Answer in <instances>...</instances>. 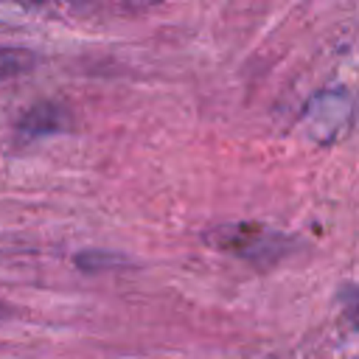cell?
Returning a JSON list of instances; mask_svg holds the SVG:
<instances>
[{"label": "cell", "instance_id": "obj_3", "mask_svg": "<svg viewBox=\"0 0 359 359\" xmlns=\"http://www.w3.org/2000/svg\"><path fill=\"white\" fill-rule=\"evenodd\" d=\"M356 323H359V317H356Z\"/></svg>", "mask_w": 359, "mask_h": 359}, {"label": "cell", "instance_id": "obj_2", "mask_svg": "<svg viewBox=\"0 0 359 359\" xmlns=\"http://www.w3.org/2000/svg\"><path fill=\"white\" fill-rule=\"evenodd\" d=\"M62 112L56 109V107H36V109H31L25 118H22V123H20V132H25V135H42V132H53V129H59L62 126Z\"/></svg>", "mask_w": 359, "mask_h": 359}, {"label": "cell", "instance_id": "obj_1", "mask_svg": "<svg viewBox=\"0 0 359 359\" xmlns=\"http://www.w3.org/2000/svg\"><path fill=\"white\" fill-rule=\"evenodd\" d=\"M36 65V56L25 48H0V81L28 73Z\"/></svg>", "mask_w": 359, "mask_h": 359}]
</instances>
